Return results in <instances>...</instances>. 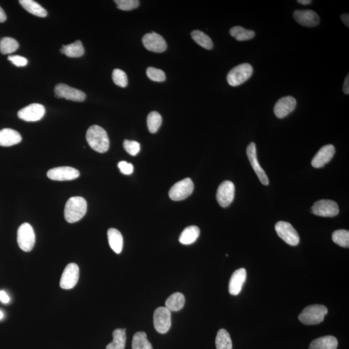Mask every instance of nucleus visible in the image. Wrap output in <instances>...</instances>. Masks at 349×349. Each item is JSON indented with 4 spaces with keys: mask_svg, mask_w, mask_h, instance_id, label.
I'll return each instance as SVG.
<instances>
[{
    "mask_svg": "<svg viewBox=\"0 0 349 349\" xmlns=\"http://www.w3.org/2000/svg\"><path fill=\"white\" fill-rule=\"evenodd\" d=\"M47 176L53 181H72L80 176V172L72 167L62 166L49 169Z\"/></svg>",
    "mask_w": 349,
    "mask_h": 349,
    "instance_id": "13",
    "label": "nucleus"
},
{
    "mask_svg": "<svg viewBox=\"0 0 349 349\" xmlns=\"http://www.w3.org/2000/svg\"><path fill=\"white\" fill-rule=\"evenodd\" d=\"M126 328H118L113 333V340L106 346V349H125L126 342Z\"/></svg>",
    "mask_w": 349,
    "mask_h": 349,
    "instance_id": "28",
    "label": "nucleus"
},
{
    "mask_svg": "<svg viewBox=\"0 0 349 349\" xmlns=\"http://www.w3.org/2000/svg\"><path fill=\"white\" fill-rule=\"evenodd\" d=\"M4 318V313L0 310V320H2Z\"/></svg>",
    "mask_w": 349,
    "mask_h": 349,
    "instance_id": "47",
    "label": "nucleus"
},
{
    "mask_svg": "<svg viewBox=\"0 0 349 349\" xmlns=\"http://www.w3.org/2000/svg\"><path fill=\"white\" fill-rule=\"evenodd\" d=\"M112 78L114 83L121 88H126L128 85V77L126 73L123 70L115 69L112 73Z\"/></svg>",
    "mask_w": 349,
    "mask_h": 349,
    "instance_id": "36",
    "label": "nucleus"
},
{
    "mask_svg": "<svg viewBox=\"0 0 349 349\" xmlns=\"http://www.w3.org/2000/svg\"><path fill=\"white\" fill-rule=\"evenodd\" d=\"M327 308L322 305L308 306L299 316V320L307 325H318L323 322L327 315Z\"/></svg>",
    "mask_w": 349,
    "mask_h": 349,
    "instance_id": "3",
    "label": "nucleus"
},
{
    "mask_svg": "<svg viewBox=\"0 0 349 349\" xmlns=\"http://www.w3.org/2000/svg\"><path fill=\"white\" fill-rule=\"evenodd\" d=\"M8 60L16 67H24L28 64V60L25 57L19 55H10Z\"/></svg>",
    "mask_w": 349,
    "mask_h": 349,
    "instance_id": "40",
    "label": "nucleus"
},
{
    "mask_svg": "<svg viewBox=\"0 0 349 349\" xmlns=\"http://www.w3.org/2000/svg\"><path fill=\"white\" fill-rule=\"evenodd\" d=\"M247 154L248 158L249 159L250 163L251 164L255 173L257 174L260 183L264 184V185H269V179L268 178L264 169L260 167L259 162H258L256 146H255L254 143H251L248 146Z\"/></svg>",
    "mask_w": 349,
    "mask_h": 349,
    "instance_id": "15",
    "label": "nucleus"
},
{
    "mask_svg": "<svg viewBox=\"0 0 349 349\" xmlns=\"http://www.w3.org/2000/svg\"><path fill=\"white\" fill-rule=\"evenodd\" d=\"M254 69L249 64H242L233 68L227 75V82L230 85L236 87L242 84L252 77Z\"/></svg>",
    "mask_w": 349,
    "mask_h": 349,
    "instance_id": "4",
    "label": "nucleus"
},
{
    "mask_svg": "<svg viewBox=\"0 0 349 349\" xmlns=\"http://www.w3.org/2000/svg\"><path fill=\"white\" fill-rule=\"evenodd\" d=\"M17 241L20 249L24 252H31L35 245V234L31 224L25 222L19 227Z\"/></svg>",
    "mask_w": 349,
    "mask_h": 349,
    "instance_id": "5",
    "label": "nucleus"
},
{
    "mask_svg": "<svg viewBox=\"0 0 349 349\" xmlns=\"http://www.w3.org/2000/svg\"><path fill=\"white\" fill-rule=\"evenodd\" d=\"M337 339L332 336H323L312 341L308 349H337Z\"/></svg>",
    "mask_w": 349,
    "mask_h": 349,
    "instance_id": "22",
    "label": "nucleus"
},
{
    "mask_svg": "<svg viewBox=\"0 0 349 349\" xmlns=\"http://www.w3.org/2000/svg\"><path fill=\"white\" fill-rule=\"evenodd\" d=\"M275 231L283 241L291 246H297L300 243L299 234L292 225L285 221L278 222L275 226Z\"/></svg>",
    "mask_w": 349,
    "mask_h": 349,
    "instance_id": "7",
    "label": "nucleus"
},
{
    "mask_svg": "<svg viewBox=\"0 0 349 349\" xmlns=\"http://www.w3.org/2000/svg\"><path fill=\"white\" fill-rule=\"evenodd\" d=\"M191 36L197 44L204 48V49L211 50L213 48V42H212L211 38L204 32L199 31V30H196V31L191 32Z\"/></svg>",
    "mask_w": 349,
    "mask_h": 349,
    "instance_id": "29",
    "label": "nucleus"
},
{
    "mask_svg": "<svg viewBox=\"0 0 349 349\" xmlns=\"http://www.w3.org/2000/svg\"><path fill=\"white\" fill-rule=\"evenodd\" d=\"M144 46L146 49L154 53H163L167 49V44L164 38L156 32L148 33L143 38Z\"/></svg>",
    "mask_w": 349,
    "mask_h": 349,
    "instance_id": "16",
    "label": "nucleus"
},
{
    "mask_svg": "<svg viewBox=\"0 0 349 349\" xmlns=\"http://www.w3.org/2000/svg\"><path fill=\"white\" fill-rule=\"evenodd\" d=\"M56 97L58 98H65L73 102H83L86 98L84 93L79 90L75 89L64 83H58L55 89Z\"/></svg>",
    "mask_w": 349,
    "mask_h": 349,
    "instance_id": "10",
    "label": "nucleus"
},
{
    "mask_svg": "<svg viewBox=\"0 0 349 349\" xmlns=\"http://www.w3.org/2000/svg\"><path fill=\"white\" fill-rule=\"evenodd\" d=\"M163 122L162 116L156 111H152L149 114L147 118L148 130L151 133H155L159 130Z\"/></svg>",
    "mask_w": 349,
    "mask_h": 349,
    "instance_id": "34",
    "label": "nucleus"
},
{
    "mask_svg": "<svg viewBox=\"0 0 349 349\" xmlns=\"http://www.w3.org/2000/svg\"><path fill=\"white\" fill-rule=\"evenodd\" d=\"M22 141V136L18 131L10 128L0 130V146L9 147Z\"/></svg>",
    "mask_w": 349,
    "mask_h": 349,
    "instance_id": "21",
    "label": "nucleus"
},
{
    "mask_svg": "<svg viewBox=\"0 0 349 349\" xmlns=\"http://www.w3.org/2000/svg\"><path fill=\"white\" fill-rule=\"evenodd\" d=\"M86 140L91 148L98 153L106 152L110 148L107 132L99 126H91L86 133Z\"/></svg>",
    "mask_w": 349,
    "mask_h": 349,
    "instance_id": "1",
    "label": "nucleus"
},
{
    "mask_svg": "<svg viewBox=\"0 0 349 349\" xmlns=\"http://www.w3.org/2000/svg\"><path fill=\"white\" fill-rule=\"evenodd\" d=\"M79 279V267L75 264H69L65 268L60 280V287L69 290L74 288Z\"/></svg>",
    "mask_w": 349,
    "mask_h": 349,
    "instance_id": "12",
    "label": "nucleus"
},
{
    "mask_svg": "<svg viewBox=\"0 0 349 349\" xmlns=\"http://www.w3.org/2000/svg\"><path fill=\"white\" fill-rule=\"evenodd\" d=\"M19 48V42L10 37H5L0 40V52L3 55L12 54Z\"/></svg>",
    "mask_w": 349,
    "mask_h": 349,
    "instance_id": "31",
    "label": "nucleus"
},
{
    "mask_svg": "<svg viewBox=\"0 0 349 349\" xmlns=\"http://www.w3.org/2000/svg\"><path fill=\"white\" fill-rule=\"evenodd\" d=\"M84 51L82 43L80 40H77V41L67 45H63L62 49H60V53L71 58L82 57L83 55L84 54Z\"/></svg>",
    "mask_w": 349,
    "mask_h": 349,
    "instance_id": "25",
    "label": "nucleus"
},
{
    "mask_svg": "<svg viewBox=\"0 0 349 349\" xmlns=\"http://www.w3.org/2000/svg\"><path fill=\"white\" fill-rule=\"evenodd\" d=\"M336 152L335 147L332 144L323 146L313 156L312 166L315 168H320L329 163Z\"/></svg>",
    "mask_w": 349,
    "mask_h": 349,
    "instance_id": "19",
    "label": "nucleus"
},
{
    "mask_svg": "<svg viewBox=\"0 0 349 349\" xmlns=\"http://www.w3.org/2000/svg\"><path fill=\"white\" fill-rule=\"evenodd\" d=\"M125 150L132 156L137 155L141 150V145L138 142L135 141L125 140L123 143Z\"/></svg>",
    "mask_w": 349,
    "mask_h": 349,
    "instance_id": "39",
    "label": "nucleus"
},
{
    "mask_svg": "<svg viewBox=\"0 0 349 349\" xmlns=\"http://www.w3.org/2000/svg\"><path fill=\"white\" fill-rule=\"evenodd\" d=\"M108 238L111 249L116 254H119L123 249V237L121 233L115 229H110L108 231Z\"/></svg>",
    "mask_w": 349,
    "mask_h": 349,
    "instance_id": "23",
    "label": "nucleus"
},
{
    "mask_svg": "<svg viewBox=\"0 0 349 349\" xmlns=\"http://www.w3.org/2000/svg\"><path fill=\"white\" fill-rule=\"evenodd\" d=\"M200 235V230L196 226H189L186 228L179 237V241L181 244L188 245L196 241Z\"/></svg>",
    "mask_w": 349,
    "mask_h": 349,
    "instance_id": "27",
    "label": "nucleus"
},
{
    "mask_svg": "<svg viewBox=\"0 0 349 349\" xmlns=\"http://www.w3.org/2000/svg\"><path fill=\"white\" fill-rule=\"evenodd\" d=\"M296 104V100L291 96L280 98L275 104L274 114L277 118H285L294 111Z\"/></svg>",
    "mask_w": 349,
    "mask_h": 349,
    "instance_id": "18",
    "label": "nucleus"
},
{
    "mask_svg": "<svg viewBox=\"0 0 349 349\" xmlns=\"http://www.w3.org/2000/svg\"><path fill=\"white\" fill-rule=\"evenodd\" d=\"M0 301H1L2 303H6V304L9 302L10 298L4 290L0 291Z\"/></svg>",
    "mask_w": 349,
    "mask_h": 349,
    "instance_id": "42",
    "label": "nucleus"
},
{
    "mask_svg": "<svg viewBox=\"0 0 349 349\" xmlns=\"http://www.w3.org/2000/svg\"><path fill=\"white\" fill-rule=\"evenodd\" d=\"M118 168L121 173L125 174H130L133 172V166L132 164L128 163L126 161H121L118 164Z\"/></svg>",
    "mask_w": 349,
    "mask_h": 349,
    "instance_id": "41",
    "label": "nucleus"
},
{
    "mask_svg": "<svg viewBox=\"0 0 349 349\" xmlns=\"http://www.w3.org/2000/svg\"><path fill=\"white\" fill-rule=\"evenodd\" d=\"M45 113V109L44 106L40 103H32L26 106L18 112V116L26 122H37L41 120Z\"/></svg>",
    "mask_w": 349,
    "mask_h": 349,
    "instance_id": "11",
    "label": "nucleus"
},
{
    "mask_svg": "<svg viewBox=\"0 0 349 349\" xmlns=\"http://www.w3.org/2000/svg\"><path fill=\"white\" fill-rule=\"evenodd\" d=\"M293 16L298 24L304 27H316L320 22L318 14L312 10H296Z\"/></svg>",
    "mask_w": 349,
    "mask_h": 349,
    "instance_id": "17",
    "label": "nucleus"
},
{
    "mask_svg": "<svg viewBox=\"0 0 349 349\" xmlns=\"http://www.w3.org/2000/svg\"><path fill=\"white\" fill-rule=\"evenodd\" d=\"M146 74L150 80L155 81V82H161L166 80V75L163 71L155 67H148L146 70Z\"/></svg>",
    "mask_w": 349,
    "mask_h": 349,
    "instance_id": "37",
    "label": "nucleus"
},
{
    "mask_svg": "<svg viewBox=\"0 0 349 349\" xmlns=\"http://www.w3.org/2000/svg\"><path fill=\"white\" fill-rule=\"evenodd\" d=\"M185 297L180 292L174 293L166 300L165 305L167 308L174 312L181 310L185 305Z\"/></svg>",
    "mask_w": 349,
    "mask_h": 349,
    "instance_id": "26",
    "label": "nucleus"
},
{
    "mask_svg": "<svg viewBox=\"0 0 349 349\" xmlns=\"http://www.w3.org/2000/svg\"><path fill=\"white\" fill-rule=\"evenodd\" d=\"M217 349H232V342L229 333L225 329H220L216 339Z\"/></svg>",
    "mask_w": 349,
    "mask_h": 349,
    "instance_id": "33",
    "label": "nucleus"
},
{
    "mask_svg": "<svg viewBox=\"0 0 349 349\" xmlns=\"http://www.w3.org/2000/svg\"><path fill=\"white\" fill-rule=\"evenodd\" d=\"M153 324L159 333H168L171 325V311L164 307L156 308L153 313Z\"/></svg>",
    "mask_w": 349,
    "mask_h": 349,
    "instance_id": "8",
    "label": "nucleus"
},
{
    "mask_svg": "<svg viewBox=\"0 0 349 349\" xmlns=\"http://www.w3.org/2000/svg\"><path fill=\"white\" fill-rule=\"evenodd\" d=\"M311 211L316 216L333 217L337 216L340 209L338 204L332 200L322 199L313 204Z\"/></svg>",
    "mask_w": 349,
    "mask_h": 349,
    "instance_id": "9",
    "label": "nucleus"
},
{
    "mask_svg": "<svg viewBox=\"0 0 349 349\" xmlns=\"http://www.w3.org/2000/svg\"><path fill=\"white\" fill-rule=\"evenodd\" d=\"M7 20V16L6 12H4L3 9L0 7V23L6 22Z\"/></svg>",
    "mask_w": 349,
    "mask_h": 349,
    "instance_id": "45",
    "label": "nucleus"
},
{
    "mask_svg": "<svg viewBox=\"0 0 349 349\" xmlns=\"http://www.w3.org/2000/svg\"><path fill=\"white\" fill-rule=\"evenodd\" d=\"M230 34L238 41H247L251 40L255 37V33L252 30L244 29L241 26L232 27L230 30Z\"/></svg>",
    "mask_w": 349,
    "mask_h": 349,
    "instance_id": "30",
    "label": "nucleus"
},
{
    "mask_svg": "<svg viewBox=\"0 0 349 349\" xmlns=\"http://www.w3.org/2000/svg\"><path fill=\"white\" fill-rule=\"evenodd\" d=\"M247 270L241 268L236 270L230 278L229 292L230 294L237 295L241 292L242 286L247 280Z\"/></svg>",
    "mask_w": 349,
    "mask_h": 349,
    "instance_id": "20",
    "label": "nucleus"
},
{
    "mask_svg": "<svg viewBox=\"0 0 349 349\" xmlns=\"http://www.w3.org/2000/svg\"><path fill=\"white\" fill-rule=\"evenodd\" d=\"M235 196V186L231 181H225L220 184L217 191V200L219 205L226 208L231 204Z\"/></svg>",
    "mask_w": 349,
    "mask_h": 349,
    "instance_id": "14",
    "label": "nucleus"
},
{
    "mask_svg": "<svg viewBox=\"0 0 349 349\" xmlns=\"http://www.w3.org/2000/svg\"><path fill=\"white\" fill-rule=\"evenodd\" d=\"M87 202L82 197H71L65 204L64 217L69 223H74L82 219L87 212Z\"/></svg>",
    "mask_w": 349,
    "mask_h": 349,
    "instance_id": "2",
    "label": "nucleus"
},
{
    "mask_svg": "<svg viewBox=\"0 0 349 349\" xmlns=\"http://www.w3.org/2000/svg\"><path fill=\"white\" fill-rule=\"evenodd\" d=\"M341 20H342L343 24L346 27H349V15L348 14H343L341 15Z\"/></svg>",
    "mask_w": 349,
    "mask_h": 349,
    "instance_id": "44",
    "label": "nucleus"
},
{
    "mask_svg": "<svg viewBox=\"0 0 349 349\" xmlns=\"http://www.w3.org/2000/svg\"><path fill=\"white\" fill-rule=\"evenodd\" d=\"M343 90L344 93L346 95H348L349 93V76H346L345 78V82H344Z\"/></svg>",
    "mask_w": 349,
    "mask_h": 349,
    "instance_id": "43",
    "label": "nucleus"
},
{
    "mask_svg": "<svg viewBox=\"0 0 349 349\" xmlns=\"http://www.w3.org/2000/svg\"><path fill=\"white\" fill-rule=\"evenodd\" d=\"M115 2L118 9L125 11L135 9L139 6L137 0H115Z\"/></svg>",
    "mask_w": 349,
    "mask_h": 349,
    "instance_id": "38",
    "label": "nucleus"
},
{
    "mask_svg": "<svg viewBox=\"0 0 349 349\" xmlns=\"http://www.w3.org/2000/svg\"><path fill=\"white\" fill-rule=\"evenodd\" d=\"M333 241L341 247H349V232L346 230H338L333 234Z\"/></svg>",
    "mask_w": 349,
    "mask_h": 349,
    "instance_id": "35",
    "label": "nucleus"
},
{
    "mask_svg": "<svg viewBox=\"0 0 349 349\" xmlns=\"http://www.w3.org/2000/svg\"><path fill=\"white\" fill-rule=\"evenodd\" d=\"M298 3L303 5V6H307V5H309L312 3V1L310 0H298Z\"/></svg>",
    "mask_w": 349,
    "mask_h": 349,
    "instance_id": "46",
    "label": "nucleus"
},
{
    "mask_svg": "<svg viewBox=\"0 0 349 349\" xmlns=\"http://www.w3.org/2000/svg\"><path fill=\"white\" fill-rule=\"evenodd\" d=\"M19 3L23 8L34 16L45 18L47 16V12L44 7L33 0H20Z\"/></svg>",
    "mask_w": 349,
    "mask_h": 349,
    "instance_id": "24",
    "label": "nucleus"
},
{
    "mask_svg": "<svg viewBox=\"0 0 349 349\" xmlns=\"http://www.w3.org/2000/svg\"><path fill=\"white\" fill-rule=\"evenodd\" d=\"M194 184L191 179L186 178L179 181L171 187L169 197L174 201H183L193 193Z\"/></svg>",
    "mask_w": 349,
    "mask_h": 349,
    "instance_id": "6",
    "label": "nucleus"
},
{
    "mask_svg": "<svg viewBox=\"0 0 349 349\" xmlns=\"http://www.w3.org/2000/svg\"><path fill=\"white\" fill-rule=\"evenodd\" d=\"M133 349H153L147 335L144 332H138L133 336L132 341Z\"/></svg>",
    "mask_w": 349,
    "mask_h": 349,
    "instance_id": "32",
    "label": "nucleus"
}]
</instances>
